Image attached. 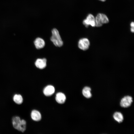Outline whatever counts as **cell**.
Wrapping results in <instances>:
<instances>
[{"label":"cell","instance_id":"7c38bea8","mask_svg":"<svg viewBox=\"0 0 134 134\" xmlns=\"http://www.w3.org/2000/svg\"><path fill=\"white\" fill-rule=\"evenodd\" d=\"M91 89L90 87L87 86L85 87L82 91L83 95L86 98H90L92 96L91 92Z\"/></svg>","mask_w":134,"mask_h":134},{"label":"cell","instance_id":"6da1fadb","mask_svg":"<svg viewBox=\"0 0 134 134\" xmlns=\"http://www.w3.org/2000/svg\"><path fill=\"white\" fill-rule=\"evenodd\" d=\"M12 123L13 126L15 129L22 132L25 131L26 122L25 120H21L19 117L16 116L13 118Z\"/></svg>","mask_w":134,"mask_h":134},{"label":"cell","instance_id":"9c48e42d","mask_svg":"<svg viewBox=\"0 0 134 134\" xmlns=\"http://www.w3.org/2000/svg\"><path fill=\"white\" fill-rule=\"evenodd\" d=\"M34 43L36 48L38 49L43 48L45 44L44 40L40 37H37L35 39Z\"/></svg>","mask_w":134,"mask_h":134},{"label":"cell","instance_id":"e0dca14e","mask_svg":"<svg viewBox=\"0 0 134 134\" xmlns=\"http://www.w3.org/2000/svg\"><path fill=\"white\" fill-rule=\"evenodd\" d=\"M100 1H101L102 2H104L106 1V0H99Z\"/></svg>","mask_w":134,"mask_h":134},{"label":"cell","instance_id":"ba28073f","mask_svg":"<svg viewBox=\"0 0 134 134\" xmlns=\"http://www.w3.org/2000/svg\"><path fill=\"white\" fill-rule=\"evenodd\" d=\"M55 89L52 86L49 85L45 87L43 90V93L44 94L47 96L52 95L54 92Z\"/></svg>","mask_w":134,"mask_h":134},{"label":"cell","instance_id":"8fae6325","mask_svg":"<svg viewBox=\"0 0 134 134\" xmlns=\"http://www.w3.org/2000/svg\"><path fill=\"white\" fill-rule=\"evenodd\" d=\"M31 115L32 119L35 121H39L41 119L40 113L37 110H33L31 112Z\"/></svg>","mask_w":134,"mask_h":134},{"label":"cell","instance_id":"5b68a950","mask_svg":"<svg viewBox=\"0 0 134 134\" xmlns=\"http://www.w3.org/2000/svg\"><path fill=\"white\" fill-rule=\"evenodd\" d=\"M90 45L89 40L86 38L80 39L78 42V47L81 49L86 50L88 49Z\"/></svg>","mask_w":134,"mask_h":134},{"label":"cell","instance_id":"8992f818","mask_svg":"<svg viewBox=\"0 0 134 134\" xmlns=\"http://www.w3.org/2000/svg\"><path fill=\"white\" fill-rule=\"evenodd\" d=\"M133 101L131 97L129 96H125L121 99L120 105L122 107H127L131 105Z\"/></svg>","mask_w":134,"mask_h":134},{"label":"cell","instance_id":"2e32d148","mask_svg":"<svg viewBox=\"0 0 134 134\" xmlns=\"http://www.w3.org/2000/svg\"><path fill=\"white\" fill-rule=\"evenodd\" d=\"M130 30L132 33H133L134 32V28H131Z\"/></svg>","mask_w":134,"mask_h":134},{"label":"cell","instance_id":"7a4b0ae2","mask_svg":"<svg viewBox=\"0 0 134 134\" xmlns=\"http://www.w3.org/2000/svg\"><path fill=\"white\" fill-rule=\"evenodd\" d=\"M52 33L50 39L54 44L57 47L62 46L63 44V42L58 30L56 29H53L52 31Z\"/></svg>","mask_w":134,"mask_h":134},{"label":"cell","instance_id":"5bb4252c","mask_svg":"<svg viewBox=\"0 0 134 134\" xmlns=\"http://www.w3.org/2000/svg\"><path fill=\"white\" fill-rule=\"evenodd\" d=\"M14 101L17 104H20L23 101V99L22 96L19 94H16L13 97Z\"/></svg>","mask_w":134,"mask_h":134},{"label":"cell","instance_id":"30bf717a","mask_svg":"<svg viewBox=\"0 0 134 134\" xmlns=\"http://www.w3.org/2000/svg\"><path fill=\"white\" fill-rule=\"evenodd\" d=\"M55 99L57 102L60 104H63L66 100V97L64 94L59 92L56 94Z\"/></svg>","mask_w":134,"mask_h":134},{"label":"cell","instance_id":"9a60e30c","mask_svg":"<svg viewBox=\"0 0 134 134\" xmlns=\"http://www.w3.org/2000/svg\"><path fill=\"white\" fill-rule=\"evenodd\" d=\"M130 26L131 28L134 27V23L133 22H131L130 24Z\"/></svg>","mask_w":134,"mask_h":134},{"label":"cell","instance_id":"277c9868","mask_svg":"<svg viewBox=\"0 0 134 134\" xmlns=\"http://www.w3.org/2000/svg\"><path fill=\"white\" fill-rule=\"evenodd\" d=\"M83 24L86 28L90 26L93 27H96L95 17L92 14H89L83 21Z\"/></svg>","mask_w":134,"mask_h":134},{"label":"cell","instance_id":"52a82bcc","mask_svg":"<svg viewBox=\"0 0 134 134\" xmlns=\"http://www.w3.org/2000/svg\"><path fill=\"white\" fill-rule=\"evenodd\" d=\"M35 64L37 68L41 69H44L46 66L47 60L45 58L38 59L35 61Z\"/></svg>","mask_w":134,"mask_h":134},{"label":"cell","instance_id":"4fadbf2b","mask_svg":"<svg viewBox=\"0 0 134 134\" xmlns=\"http://www.w3.org/2000/svg\"><path fill=\"white\" fill-rule=\"evenodd\" d=\"M114 119L118 122L120 123L123 120V117L122 114L119 112H116L113 114Z\"/></svg>","mask_w":134,"mask_h":134},{"label":"cell","instance_id":"3957f363","mask_svg":"<svg viewBox=\"0 0 134 134\" xmlns=\"http://www.w3.org/2000/svg\"><path fill=\"white\" fill-rule=\"evenodd\" d=\"M96 26L100 27L104 24L108 23L109 19L105 14L101 13H98L95 17Z\"/></svg>","mask_w":134,"mask_h":134}]
</instances>
